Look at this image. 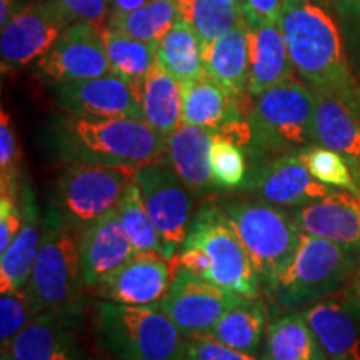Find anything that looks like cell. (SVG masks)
<instances>
[{"label":"cell","mask_w":360,"mask_h":360,"mask_svg":"<svg viewBox=\"0 0 360 360\" xmlns=\"http://www.w3.org/2000/svg\"><path fill=\"white\" fill-rule=\"evenodd\" d=\"M278 25L297 75L314 92L340 98L360 114V79L330 8L285 0Z\"/></svg>","instance_id":"6da1fadb"},{"label":"cell","mask_w":360,"mask_h":360,"mask_svg":"<svg viewBox=\"0 0 360 360\" xmlns=\"http://www.w3.org/2000/svg\"><path fill=\"white\" fill-rule=\"evenodd\" d=\"M165 141L135 117H56L49 127L52 150L67 162L127 165L139 169L165 157Z\"/></svg>","instance_id":"7a4b0ae2"},{"label":"cell","mask_w":360,"mask_h":360,"mask_svg":"<svg viewBox=\"0 0 360 360\" xmlns=\"http://www.w3.org/2000/svg\"><path fill=\"white\" fill-rule=\"evenodd\" d=\"M79 231L49 204L44 214L42 242L27 292L39 314H56L79 322L87 290L80 267Z\"/></svg>","instance_id":"3957f363"},{"label":"cell","mask_w":360,"mask_h":360,"mask_svg":"<svg viewBox=\"0 0 360 360\" xmlns=\"http://www.w3.org/2000/svg\"><path fill=\"white\" fill-rule=\"evenodd\" d=\"M359 270L357 252L302 232L294 259L267 295L283 310H304L339 294Z\"/></svg>","instance_id":"277c9868"},{"label":"cell","mask_w":360,"mask_h":360,"mask_svg":"<svg viewBox=\"0 0 360 360\" xmlns=\"http://www.w3.org/2000/svg\"><path fill=\"white\" fill-rule=\"evenodd\" d=\"M252 154L262 159L299 154L315 143L314 92L304 80H285L252 98L247 114Z\"/></svg>","instance_id":"5b68a950"},{"label":"cell","mask_w":360,"mask_h":360,"mask_svg":"<svg viewBox=\"0 0 360 360\" xmlns=\"http://www.w3.org/2000/svg\"><path fill=\"white\" fill-rule=\"evenodd\" d=\"M257 270L265 294L289 267L302 231L283 207L252 195L219 200Z\"/></svg>","instance_id":"8992f818"},{"label":"cell","mask_w":360,"mask_h":360,"mask_svg":"<svg viewBox=\"0 0 360 360\" xmlns=\"http://www.w3.org/2000/svg\"><path fill=\"white\" fill-rule=\"evenodd\" d=\"M97 332L103 349L122 360H184L187 337L157 305L101 300Z\"/></svg>","instance_id":"52a82bcc"},{"label":"cell","mask_w":360,"mask_h":360,"mask_svg":"<svg viewBox=\"0 0 360 360\" xmlns=\"http://www.w3.org/2000/svg\"><path fill=\"white\" fill-rule=\"evenodd\" d=\"M184 244L197 247L209 260L205 281L247 299L260 297V277L222 207L205 202L193 214Z\"/></svg>","instance_id":"ba28073f"},{"label":"cell","mask_w":360,"mask_h":360,"mask_svg":"<svg viewBox=\"0 0 360 360\" xmlns=\"http://www.w3.org/2000/svg\"><path fill=\"white\" fill-rule=\"evenodd\" d=\"M135 170L127 165L69 162L58 175L52 204L79 232L84 231L119 207Z\"/></svg>","instance_id":"9c48e42d"},{"label":"cell","mask_w":360,"mask_h":360,"mask_svg":"<svg viewBox=\"0 0 360 360\" xmlns=\"http://www.w3.org/2000/svg\"><path fill=\"white\" fill-rule=\"evenodd\" d=\"M134 182L137 184L147 212L164 240L167 257L174 259L187 238L195 197L165 157L139 167Z\"/></svg>","instance_id":"30bf717a"},{"label":"cell","mask_w":360,"mask_h":360,"mask_svg":"<svg viewBox=\"0 0 360 360\" xmlns=\"http://www.w3.org/2000/svg\"><path fill=\"white\" fill-rule=\"evenodd\" d=\"M102 30L103 27L90 22H74L67 27L51 51L35 62L40 80L56 85L112 74Z\"/></svg>","instance_id":"8fae6325"},{"label":"cell","mask_w":360,"mask_h":360,"mask_svg":"<svg viewBox=\"0 0 360 360\" xmlns=\"http://www.w3.org/2000/svg\"><path fill=\"white\" fill-rule=\"evenodd\" d=\"M72 24L56 0H27L0 34L2 69H20L37 62Z\"/></svg>","instance_id":"7c38bea8"},{"label":"cell","mask_w":360,"mask_h":360,"mask_svg":"<svg viewBox=\"0 0 360 360\" xmlns=\"http://www.w3.org/2000/svg\"><path fill=\"white\" fill-rule=\"evenodd\" d=\"M247 297L225 290L195 274L180 269L169 294L157 304L186 337L209 334L220 317Z\"/></svg>","instance_id":"4fadbf2b"},{"label":"cell","mask_w":360,"mask_h":360,"mask_svg":"<svg viewBox=\"0 0 360 360\" xmlns=\"http://www.w3.org/2000/svg\"><path fill=\"white\" fill-rule=\"evenodd\" d=\"M180 270L177 259L157 252H135L134 257L103 277L92 294L101 300L125 305H157L169 294Z\"/></svg>","instance_id":"5bb4252c"},{"label":"cell","mask_w":360,"mask_h":360,"mask_svg":"<svg viewBox=\"0 0 360 360\" xmlns=\"http://www.w3.org/2000/svg\"><path fill=\"white\" fill-rule=\"evenodd\" d=\"M247 195L292 209L337 191L317 180L297 154L262 159L254 165L240 188Z\"/></svg>","instance_id":"9a60e30c"},{"label":"cell","mask_w":360,"mask_h":360,"mask_svg":"<svg viewBox=\"0 0 360 360\" xmlns=\"http://www.w3.org/2000/svg\"><path fill=\"white\" fill-rule=\"evenodd\" d=\"M49 87L53 102L65 114L143 119L137 90L114 72L96 79L56 84Z\"/></svg>","instance_id":"2e32d148"},{"label":"cell","mask_w":360,"mask_h":360,"mask_svg":"<svg viewBox=\"0 0 360 360\" xmlns=\"http://www.w3.org/2000/svg\"><path fill=\"white\" fill-rule=\"evenodd\" d=\"M289 214L302 232L360 254V195L337 188Z\"/></svg>","instance_id":"e0dca14e"},{"label":"cell","mask_w":360,"mask_h":360,"mask_svg":"<svg viewBox=\"0 0 360 360\" xmlns=\"http://www.w3.org/2000/svg\"><path fill=\"white\" fill-rule=\"evenodd\" d=\"M328 360H360V299L352 290L302 310Z\"/></svg>","instance_id":"ac0fdd59"},{"label":"cell","mask_w":360,"mask_h":360,"mask_svg":"<svg viewBox=\"0 0 360 360\" xmlns=\"http://www.w3.org/2000/svg\"><path fill=\"white\" fill-rule=\"evenodd\" d=\"M249 34V96L259 97L265 90L295 77L285 39L277 22L252 15L245 8Z\"/></svg>","instance_id":"d6986e66"},{"label":"cell","mask_w":360,"mask_h":360,"mask_svg":"<svg viewBox=\"0 0 360 360\" xmlns=\"http://www.w3.org/2000/svg\"><path fill=\"white\" fill-rule=\"evenodd\" d=\"M80 267L87 290L134 257L135 247L125 233L117 209L79 233Z\"/></svg>","instance_id":"ffe728a7"},{"label":"cell","mask_w":360,"mask_h":360,"mask_svg":"<svg viewBox=\"0 0 360 360\" xmlns=\"http://www.w3.org/2000/svg\"><path fill=\"white\" fill-rule=\"evenodd\" d=\"M77 323L40 314L6 347L13 360H94L75 334Z\"/></svg>","instance_id":"44dd1931"},{"label":"cell","mask_w":360,"mask_h":360,"mask_svg":"<svg viewBox=\"0 0 360 360\" xmlns=\"http://www.w3.org/2000/svg\"><path fill=\"white\" fill-rule=\"evenodd\" d=\"M212 130L184 124L165 141V159L195 199L219 188L212 174Z\"/></svg>","instance_id":"7402d4cb"},{"label":"cell","mask_w":360,"mask_h":360,"mask_svg":"<svg viewBox=\"0 0 360 360\" xmlns=\"http://www.w3.org/2000/svg\"><path fill=\"white\" fill-rule=\"evenodd\" d=\"M182 122L214 134L232 135L247 120H242V105L224 85L210 75L182 82Z\"/></svg>","instance_id":"603a6c76"},{"label":"cell","mask_w":360,"mask_h":360,"mask_svg":"<svg viewBox=\"0 0 360 360\" xmlns=\"http://www.w3.org/2000/svg\"><path fill=\"white\" fill-rule=\"evenodd\" d=\"M314 92V90H312ZM315 143L339 152L360 191V114L340 98L314 92Z\"/></svg>","instance_id":"cb8c5ba5"},{"label":"cell","mask_w":360,"mask_h":360,"mask_svg":"<svg viewBox=\"0 0 360 360\" xmlns=\"http://www.w3.org/2000/svg\"><path fill=\"white\" fill-rule=\"evenodd\" d=\"M22 209L24 222L20 232L13 238L0 257V290L12 292L25 289L32 276L40 242H42L44 217L35 204V193L29 184L22 186Z\"/></svg>","instance_id":"d4e9b609"},{"label":"cell","mask_w":360,"mask_h":360,"mask_svg":"<svg viewBox=\"0 0 360 360\" xmlns=\"http://www.w3.org/2000/svg\"><path fill=\"white\" fill-rule=\"evenodd\" d=\"M205 74L224 85L238 102L249 96V34L247 20L202 47Z\"/></svg>","instance_id":"484cf974"},{"label":"cell","mask_w":360,"mask_h":360,"mask_svg":"<svg viewBox=\"0 0 360 360\" xmlns=\"http://www.w3.org/2000/svg\"><path fill=\"white\" fill-rule=\"evenodd\" d=\"M139 98L143 120L162 137H170L182 125V84L159 62L143 80Z\"/></svg>","instance_id":"4316f807"},{"label":"cell","mask_w":360,"mask_h":360,"mask_svg":"<svg viewBox=\"0 0 360 360\" xmlns=\"http://www.w3.org/2000/svg\"><path fill=\"white\" fill-rule=\"evenodd\" d=\"M264 344L267 360H328L302 312L283 314L270 322Z\"/></svg>","instance_id":"83f0119b"},{"label":"cell","mask_w":360,"mask_h":360,"mask_svg":"<svg viewBox=\"0 0 360 360\" xmlns=\"http://www.w3.org/2000/svg\"><path fill=\"white\" fill-rule=\"evenodd\" d=\"M267 327L265 305L257 297V299H244L240 304L229 309L209 334L240 352L260 355L259 350L265 342Z\"/></svg>","instance_id":"f1b7e54d"},{"label":"cell","mask_w":360,"mask_h":360,"mask_svg":"<svg viewBox=\"0 0 360 360\" xmlns=\"http://www.w3.org/2000/svg\"><path fill=\"white\" fill-rule=\"evenodd\" d=\"M102 35L112 72L141 94L143 80L157 62V45L142 42L107 25H103Z\"/></svg>","instance_id":"f546056e"},{"label":"cell","mask_w":360,"mask_h":360,"mask_svg":"<svg viewBox=\"0 0 360 360\" xmlns=\"http://www.w3.org/2000/svg\"><path fill=\"white\" fill-rule=\"evenodd\" d=\"M157 62L180 84L205 74L202 42L186 20H175L170 32L157 45Z\"/></svg>","instance_id":"4dcf8cb0"},{"label":"cell","mask_w":360,"mask_h":360,"mask_svg":"<svg viewBox=\"0 0 360 360\" xmlns=\"http://www.w3.org/2000/svg\"><path fill=\"white\" fill-rule=\"evenodd\" d=\"M179 19L199 35L202 47L222 37L245 19V8L222 0H177Z\"/></svg>","instance_id":"1f68e13d"},{"label":"cell","mask_w":360,"mask_h":360,"mask_svg":"<svg viewBox=\"0 0 360 360\" xmlns=\"http://www.w3.org/2000/svg\"><path fill=\"white\" fill-rule=\"evenodd\" d=\"M179 19L177 0H150L137 11L119 17H109L107 27L122 30L142 42L159 45Z\"/></svg>","instance_id":"d6a6232c"},{"label":"cell","mask_w":360,"mask_h":360,"mask_svg":"<svg viewBox=\"0 0 360 360\" xmlns=\"http://www.w3.org/2000/svg\"><path fill=\"white\" fill-rule=\"evenodd\" d=\"M117 212H119L124 231L129 236L135 250L157 252V254H162L167 257L164 240H162L155 224L152 222L150 215L147 212L142 193L135 182H132L127 187L122 200H120L119 207H117Z\"/></svg>","instance_id":"836d02e7"},{"label":"cell","mask_w":360,"mask_h":360,"mask_svg":"<svg viewBox=\"0 0 360 360\" xmlns=\"http://www.w3.org/2000/svg\"><path fill=\"white\" fill-rule=\"evenodd\" d=\"M297 155L304 162L309 172L317 180H321L322 184H326L328 187L339 188V191H349L355 193V195H360L352 170H350L349 164L339 152L314 143V146L304 148Z\"/></svg>","instance_id":"e575fe53"},{"label":"cell","mask_w":360,"mask_h":360,"mask_svg":"<svg viewBox=\"0 0 360 360\" xmlns=\"http://www.w3.org/2000/svg\"><path fill=\"white\" fill-rule=\"evenodd\" d=\"M212 174L219 191H233L242 188L247 180V159L240 143L214 134L212 139Z\"/></svg>","instance_id":"d590c367"},{"label":"cell","mask_w":360,"mask_h":360,"mask_svg":"<svg viewBox=\"0 0 360 360\" xmlns=\"http://www.w3.org/2000/svg\"><path fill=\"white\" fill-rule=\"evenodd\" d=\"M20 147L13 129L12 117L2 109L0 112V192L22 193Z\"/></svg>","instance_id":"8d00e7d4"},{"label":"cell","mask_w":360,"mask_h":360,"mask_svg":"<svg viewBox=\"0 0 360 360\" xmlns=\"http://www.w3.org/2000/svg\"><path fill=\"white\" fill-rule=\"evenodd\" d=\"M40 315L30 299L27 287L22 290L2 292L0 297V344L2 349L11 345L17 334Z\"/></svg>","instance_id":"74e56055"},{"label":"cell","mask_w":360,"mask_h":360,"mask_svg":"<svg viewBox=\"0 0 360 360\" xmlns=\"http://www.w3.org/2000/svg\"><path fill=\"white\" fill-rule=\"evenodd\" d=\"M330 11L340 29L350 64L360 79V0H332Z\"/></svg>","instance_id":"f35d334b"},{"label":"cell","mask_w":360,"mask_h":360,"mask_svg":"<svg viewBox=\"0 0 360 360\" xmlns=\"http://www.w3.org/2000/svg\"><path fill=\"white\" fill-rule=\"evenodd\" d=\"M184 360H267L265 355H252L229 347L210 334L187 337Z\"/></svg>","instance_id":"ab89813d"},{"label":"cell","mask_w":360,"mask_h":360,"mask_svg":"<svg viewBox=\"0 0 360 360\" xmlns=\"http://www.w3.org/2000/svg\"><path fill=\"white\" fill-rule=\"evenodd\" d=\"M24 222V209H22V193L0 192V254L8 249L13 238L20 232Z\"/></svg>","instance_id":"60d3db41"},{"label":"cell","mask_w":360,"mask_h":360,"mask_svg":"<svg viewBox=\"0 0 360 360\" xmlns=\"http://www.w3.org/2000/svg\"><path fill=\"white\" fill-rule=\"evenodd\" d=\"M56 2L72 24L90 22L102 27V22L109 19L110 0H56Z\"/></svg>","instance_id":"b9f144b4"},{"label":"cell","mask_w":360,"mask_h":360,"mask_svg":"<svg viewBox=\"0 0 360 360\" xmlns=\"http://www.w3.org/2000/svg\"><path fill=\"white\" fill-rule=\"evenodd\" d=\"M285 0H247V12L270 22L281 20V13Z\"/></svg>","instance_id":"7bdbcfd3"},{"label":"cell","mask_w":360,"mask_h":360,"mask_svg":"<svg viewBox=\"0 0 360 360\" xmlns=\"http://www.w3.org/2000/svg\"><path fill=\"white\" fill-rule=\"evenodd\" d=\"M147 2H150V0H110L109 17L125 15V13H130L146 6Z\"/></svg>","instance_id":"ee69618b"},{"label":"cell","mask_w":360,"mask_h":360,"mask_svg":"<svg viewBox=\"0 0 360 360\" xmlns=\"http://www.w3.org/2000/svg\"><path fill=\"white\" fill-rule=\"evenodd\" d=\"M27 4V0H2L0 2V27H4Z\"/></svg>","instance_id":"f6af8a7d"},{"label":"cell","mask_w":360,"mask_h":360,"mask_svg":"<svg viewBox=\"0 0 360 360\" xmlns=\"http://www.w3.org/2000/svg\"><path fill=\"white\" fill-rule=\"evenodd\" d=\"M297 2H304V4H314V6H321L326 8H330L332 0H297Z\"/></svg>","instance_id":"bcb514c9"},{"label":"cell","mask_w":360,"mask_h":360,"mask_svg":"<svg viewBox=\"0 0 360 360\" xmlns=\"http://www.w3.org/2000/svg\"><path fill=\"white\" fill-rule=\"evenodd\" d=\"M349 289H350V290H352V292H354V294H355V295H357V297H359V299H360V270H359V274H357V276H355V277H354V281H352V285H350V287H349Z\"/></svg>","instance_id":"7dc6e473"},{"label":"cell","mask_w":360,"mask_h":360,"mask_svg":"<svg viewBox=\"0 0 360 360\" xmlns=\"http://www.w3.org/2000/svg\"><path fill=\"white\" fill-rule=\"evenodd\" d=\"M225 4H232V6H237L240 8H247V0H222Z\"/></svg>","instance_id":"c3c4849f"},{"label":"cell","mask_w":360,"mask_h":360,"mask_svg":"<svg viewBox=\"0 0 360 360\" xmlns=\"http://www.w3.org/2000/svg\"><path fill=\"white\" fill-rule=\"evenodd\" d=\"M0 360H13L11 352L7 349H2V355H0Z\"/></svg>","instance_id":"681fc988"},{"label":"cell","mask_w":360,"mask_h":360,"mask_svg":"<svg viewBox=\"0 0 360 360\" xmlns=\"http://www.w3.org/2000/svg\"><path fill=\"white\" fill-rule=\"evenodd\" d=\"M112 360H122V359H115V357H114V359H112Z\"/></svg>","instance_id":"f907efd6"}]
</instances>
